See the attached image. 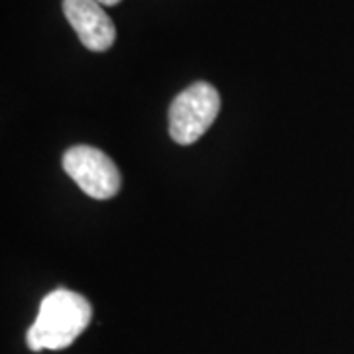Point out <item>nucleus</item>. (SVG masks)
Returning a JSON list of instances; mask_svg holds the SVG:
<instances>
[{
	"instance_id": "f257e3e1",
	"label": "nucleus",
	"mask_w": 354,
	"mask_h": 354,
	"mask_svg": "<svg viewBox=\"0 0 354 354\" xmlns=\"http://www.w3.org/2000/svg\"><path fill=\"white\" fill-rule=\"evenodd\" d=\"M93 309L83 295L69 290H55L44 297L34 325L28 329L26 341L30 351L39 353L67 348L87 329Z\"/></svg>"
},
{
	"instance_id": "f03ea898",
	"label": "nucleus",
	"mask_w": 354,
	"mask_h": 354,
	"mask_svg": "<svg viewBox=\"0 0 354 354\" xmlns=\"http://www.w3.org/2000/svg\"><path fill=\"white\" fill-rule=\"evenodd\" d=\"M221 109L216 88L205 81L181 91L169 106V136L181 146L195 144L215 122Z\"/></svg>"
},
{
	"instance_id": "7ed1b4c3",
	"label": "nucleus",
	"mask_w": 354,
	"mask_h": 354,
	"mask_svg": "<svg viewBox=\"0 0 354 354\" xmlns=\"http://www.w3.org/2000/svg\"><path fill=\"white\" fill-rule=\"evenodd\" d=\"M64 169L83 193L93 199H113L120 191V171L114 162L93 146L69 148L64 156Z\"/></svg>"
},
{
	"instance_id": "20e7f679",
	"label": "nucleus",
	"mask_w": 354,
	"mask_h": 354,
	"mask_svg": "<svg viewBox=\"0 0 354 354\" xmlns=\"http://www.w3.org/2000/svg\"><path fill=\"white\" fill-rule=\"evenodd\" d=\"M64 14L81 44L91 51H106L116 39V28L97 0H64Z\"/></svg>"
},
{
	"instance_id": "39448f33",
	"label": "nucleus",
	"mask_w": 354,
	"mask_h": 354,
	"mask_svg": "<svg viewBox=\"0 0 354 354\" xmlns=\"http://www.w3.org/2000/svg\"><path fill=\"white\" fill-rule=\"evenodd\" d=\"M97 2H101L102 6H114V4H118L120 0H97Z\"/></svg>"
}]
</instances>
